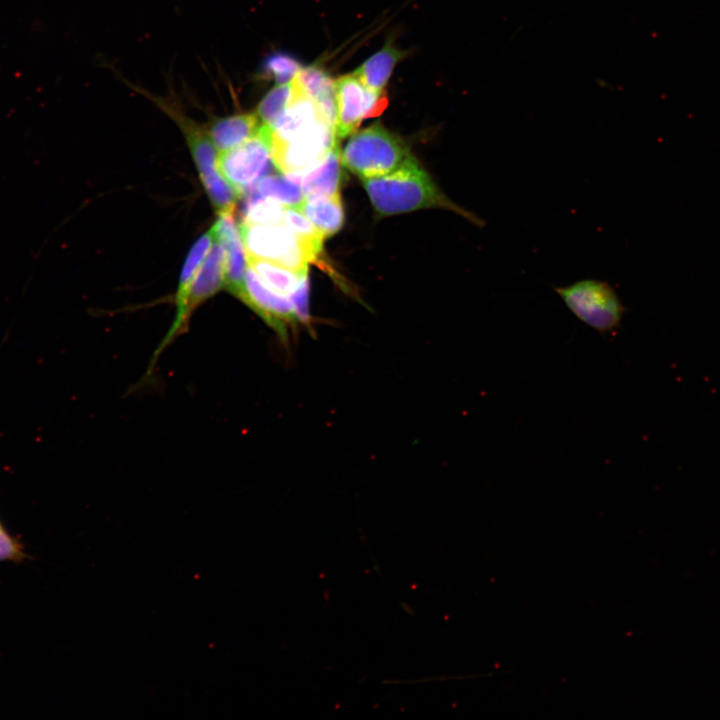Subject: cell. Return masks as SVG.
I'll return each instance as SVG.
<instances>
[{"label": "cell", "mask_w": 720, "mask_h": 720, "mask_svg": "<svg viewBox=\"0 0 720 720\" xmlns=\"http://www.w3.org/2000/svg\"><path fill=\"white\" fill-rule=\"evenodd\" d=\"M361 180L373 207L381 215L438 207L453 211L478 227L485 225L482 218L452 202L416 159L391 173Z\"/></svg>", "instance_id": "1"}, {"label": "cell", "mask_w": 720, "mask_h": 720, "mask_svg": "<svg viewBox=\"0 0 720 720\" xmlns=\"http://www.w3.org/2000/svg\"><path fill=\"white\" fill-rule=\"evenodd\" d=\"M139 92L167 113L182 130L218 215L233 214L239 195L218 169L215 146L208 130L183 113L174 100L153 95L144 88Z\"/></svg>", "instance_id": "2"}, {"label": "cell", "mask_w": 720, "mask_h": 720, "mask_svg": "<svg viewBox=\"0 0 720 720\" xmlns=\"http://www.w3.org/2000/svg\"><path fill=\"white\" fill-rule=\"evenodd\" d=\"M343 166L360 178L391 173L415 160L407 145L379 123L353 133L341 151Z\"/></svg>", "instance_id": "3"}, {"label": "cell", "mask_w": 720, "mask_h": 720, "mask_svg": "<svg viewBox=\"0 0 720 720\" xmlns=\"http://www.w3.org/2000/svg\"><path fill=\"white\" fill-rule=\"evenodd\" d=\"M569 311L601 334L619 328L627 309L606 281L582 279L566 286H553Z\"/></svg>", "instance_id": "4"}, {"label": "cell", "mask_w": 720, "mask_h": 720, "mask_svg": "<svg viewBox=\"0 0 720 720\" xmlns=\"http://www.w3.org/2000/svg\"><path fill=\"white\" fill-rule=\"evenodd\" d=\"M336 145L335 127L319 119L284 140L271 138L273 164L287 176H297L319 164Z\"/></svg>", "instance_id": "5"}, {"label": "cell", "mask_w": 720, "mask_h": 720, "mask_svg": "<svg viewBox=\"0 0 720 720\" xmlns=\"http://www.w3.org/2000/svg\"><path fill=\"white\" fill-rule=\"evenodd\" d=\"M246 257L278 263L299 273L308 272L315 257L284 224H239Z\"/></svg>", "instance_id": "6"}, {"label": "cell", "mask_w": 720, "mask_h": 720, "mask_svg": "<svg viewBox=\"0 0 720 720\" xmlns=\"http://www.w3.org/2000/svg\"><path fill=\"white\" fill-rule=\"evenodd\" d=\"M271 138L272 128L261 123L252 138L219 154L218 169L239 196L270 172L273 162Z\"/></svg>", "instance_id": "7"}, {"label": "cell", "mask_w": 720, "mask_h": 720, "mask_svg": "<svg viewBox=\"0 0 720 720\" xmlns=\"http://www.w3.org/2000/svg\"><path fill=\"white\" fill-rule=\"evenodd\" d=\"M237 298L272 328L284 344L304 326L290 299L265 286L248 264L244 285Z\"/></svg>", "instance_id": "8"}, {"label": "cell", "mask_w": 720, "mask_h": 720, "mask_svg": "<svg viewBox=\"0 0 720 720\" xmlns=\"http://www.w3.org/2000/svg\"><path fill=\"white\" fill-rule=\"evenodd\" d=\"M337 138L353 134L360 123L379 115L387 105L384 93L368 89L353 73L334 80Z\"/></svg>", "instance_id": "9"}, {"label": "cell", "mask_w": 720, "mask_h": 720, "mask_svg": "<svg viewBox=\"0 0 720 720\" xmlns=\"http://www.w3.org/2000/svg\"><path fill=\"white\" fill-rule=\"evenodd\" d=\"M217 235L214 225L203 234L192 246L190 252L187 255L184 263L178 290L176 294V317L158 349L155 351L153 362L156 361L157 357L167 347L172 340L175 339L179 334L183 333L187 328V321L185 319V306L187 295L195 278L200 266L202 265L206 254L211 249L213 243L216 241Z\"/></svg>", "instance_id": "10"}, {"label": "cell", "mask_w": 720, "mask_h": 720, "mask_svg": "<svg viewBox=\"0 0 720 720\" xmlns=\"http://www.w3.org/2000/svg\"><path fill=\"white\" fill-rule=\"evenodd\" d=\"M226 287V253L218 239L213 243L190 286L186 306L187 323L193 311Z\"/></svg>", "instance_id": "11"}, {"label": "cell", "mask_w": 720, "mask_h": 720, "mask_svg": "<svg viewBox=\"0 0 720 720\" xmlns=\"http://www.w3.org/2000/svg\"><path fill=\"white\" fill-rule=\"evenodd\" d=\"M217 239L226 253V289L235 297L244 285L247 259L240 228L234 221L233 214L219 215L214 224Z\"/></svg>", "instance_id": "12"}, {"label": "cell", "mask_w": 720, "mask_h": 720, "mask_svg": "<svg viewBox=\"0 0 720 720\" xmlns=\"http://www.w3.org/2000/svg\"><path fill=\"white\" fill-rule=\"evenodd\" d=\"M342 166L341 150L336 145L319 164L300 175L289 177L299 182L304 199L332 196L339 193Z\"/></svg>", "instance_id": "13"}, {"label": "cell", "mask_w": 720, "mask_h": 720, "mask_svg": "<svg viewBox=\"0 0 720 720\" xmlns=\"http://www.w3.org/2000/svg\"><path fill=\"white\" fill-rule=\"evenodd\" d=\"M260 125L256 113H237L216 118L208 132L215 148L222 152L252 138L258 132Z\"/></svg>", "instance_id": "14"}, {"label": "cell", "mask_w": 720, "mask_h": 720, "mask_svg": "<svg viewBox=\"0 0 720 720\" xmlns=\"http://www.w3.org/2000/svg\"><path fill=\"white\" fill-rule=\"evenodd\" d=\"M407 54L394 45L392 39L366 61L353 74L371 91L382 94L395 66Z\"/></svg>", "instance_id": "15"}, {"label": "cell", "mask_w": 720, "mask_h": 720, "mask_svg": "<svg viewBox=\"0 0 720 720\" xmlns=\"http://www.w3.org/2000/svg\"><path fill=\"white\" fill-rule=\"evenodd\" d=\"M296 78L302 90L314 101L322 116L335 127L334 80L318 66L302 67Z\"/></svg>", "instance_id": "16"}, {"label": "cell", "mask_w": 720, "mask_h": 720, "mask_svg": "<svg viewBox=\"0 0 720 720\" xmlns=\"http://www.w3.org/2000/svg\"><path fill=\"white\" fill-rule=\"evenodd\" d=\"M324 235L337 233L344 223V209L340 193L332 196L304 199L295 206Z\"/></svg>", "instance_id": "17"}, {"label": "cell", "mask_w": 720, "mask_h": 720, "mask_svg": "<svg viewBox=\"0 0 720 720\" xmlns=\"http://www.w3.org/2000/svg\"><path fill=\"white\" fill-rule=\"evenodd\" d=\"M248 266L262 283L272 291L290 299L307 274L299 273L283 265L263 259L246 257ZM291 301V300H290Z\"/></svg>", "instance_id": "18"}, {"label": "cell", "mask_w": 720, "mask_h": 720, "mask_svg": "<svg viewBox=\"0 0 720 720\" xmlns=\"http://www.w3.org/2000/svg\"><path fill=\"white\" fill-rule=\"evenodd\" d=\"M248 192L273 199L285 206H297L304 200L299 182L289 176L267 175L246 191Z\"/></svg>", "instance_id": "19"}, {"label": "cell", "mask_w": 720, "mask_h": 720, "mask_svg": "<svg viewBox=\"0 0 720 720\" xmlns=\"http://www.w3.org/2000/svg\"><path fill=\"white\" fill-rule=\"evenodd\" d=\"M282 224L296 234L315 259L319 257L325 237L300 210L286 206Z\"/></svg>", "instance_id": "20"}, {"label": "cell", "mask_w": 720, "mask_h": 720, "mask_svg": "<svg viewBox=\"0 0 720 720\" xmlns=\"http://www.w3.org/2000/svg\"><path fill=\"white\" fill-rule=\"evenodd\" d=\"M293 94V81L276 84L259 102L256 114L261 123L273 128L285 114Z\"/></svg>", "instance_id": "21"}, {"label": "cell", "mask_w": 720, "mask_h": 720, "mask_svg": "<svg viewBox=\"0 0 720 720\" xmlns=\"http://www.w3.org/2000/svg\"><path fill=\"white\" fill-rule=\"evenodd\" d=\"M243 222L249 224H281L285 205L254 193H246Z\"/></svg>", "instance_id": "22"}, {"label": "cell", "mask_w": 720, "mask_h": 720, "mask_svg": "<svg viewBox=\"0 0 720 720\" xmlns=\"http://www.w3.org/2000/svg\"><path fill=\"white\" fill-rule=\"evenodd\" d=\"M301 69V64L295 58L281 52L267 57L262 66L264 75L271 77L276 84L293 81Z\"/></svg>", "instance_id": "23"}, {"label": "cell", "mask_w": 720, "mask_h": 720, "mask_svg": "<svg viewBox=\"0 0 720 720\" xmlns=\"http://www.w3.org/2000/svg\"><path fill=\"white\" fill-rule=\"evenodd\" d=\"M22 556L20 545L0 527V561L17 560Z\"/></svg>", "instance_id": "24"}]
</instances>
